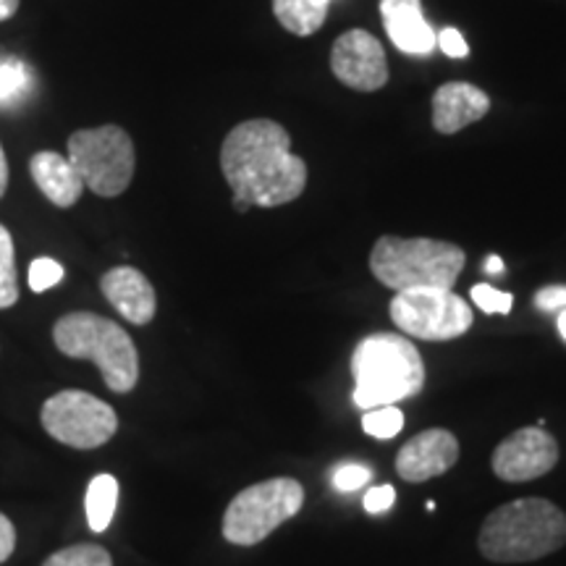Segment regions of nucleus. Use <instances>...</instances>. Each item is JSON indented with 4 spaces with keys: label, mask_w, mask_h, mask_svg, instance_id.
I'll list each match as a JSON object with an SVG mask.
<instances>
[{
    "label": "nucleus",
    "mask_w": 566,
    "mask_h": 566,
    "mask_svg": "<svg viewBox=\"0 0 566 566\" xmlns=\"http://www.w3.org/2000/svg\"><path fill=\"white\" fill-rule=\"evenodd\" d=\"M436 48H441L449 59H467L470 55V45L454 27H446L441 34H436Z\"/></svg>",
    "instance_id": "nucleus-26"
},
{
    "label": "nucleus",
    "mask_w": 566,
    "mask_h": 566,
    "mask_svg": "<svg viewBox=\"0 0 566 566\" xmlns=\"http://www.w3.org/2000/svg\"><path fill=\"white\" fill-rule=\"evenodd\" d=\"M464 268V250L436 239H378L370 252V271L394 292L409 289H454Z\"/></svg>",
    "instance_id": "nucleus-5"
},
{
    "label": "nucleus",
    "mask_w": 566,
    "mask_h": 566,
    "mask_svg": "<svg viewBox=\"0 0 566 566\" xmlns=\"http://www.w3.org/2000/svg\"><path fill=\"white\" fill-rule=\"evenodd\" d=\"M63 275H66V271H63V265L55 263L53 258H38V260H32L27 279H30L32 292L42 294V292H48V289L59 286V283L63 281Z\"/></svg>",
    "instance_id": "nucleus-23"
},
{
    "label": "nucleus",
    "mask_w": 566,
    "mask_h": 566,
    "mask_svg": "<svg viewBox=\"0 0 566 566\" xmlns=\"http://www.w3.org/2000/svg\"><path fill=\"white\" fill-rule=\"evenodd\" d=\"M32 69L19 59L0 61V108L9 105H21L27 92L32 90Z\"/></svg>",
    "instance_id": "nucleus-19"
},
{
    "label": "nucleus",
    "mask_w": 566,
    "mask_h": 566,
    "mask_svg": "<svg viewBox=\"0 0 566 566\" xmlns=\"http://www.w3.org/2000/svg\"><path fill=\"white\" fill-rule=\"evenodd\" d=\"M42 566H113V558L103 546L80 543V546L55 551V554H51L42 562Z\"/></svg>",
    "instance_id": "nucleus-21"
},
{
    "label": "nucleus",
    "mask_w": 566,
    "mask_h": 566,
    "mask_svg": "<svg viewBox=\"0 0 566 566\" xmlns=\"http://www.w3.org/2000/svg\"><path fill=\"white\" fill-rule=\"evenodd\" d=\"M365 483H370V470L363 464H344L338 467L334 475V488L344 493L357 491V488H363Z\"/></svg>",
    "instance_id": "nucleus-25"
},
{
    "label": "nucleus",
    "mask_w": 566,
    "mask_h": 566,
    "mask_svg": "<svg viewBox=\"0 0 566 566\" xmlns=\"http://www.w3.org/2000/svg\"><path fill=\"white\" fill-rule=\"evenodd\" d=\"M101 292L124 321H129L132 325L153 323L155 310H158V296H155V289L147 281V275L137 268H111L108 273H103Z\"/></svg>",
    "instance_id": "nucleus-13"
},
{
    "label": "nucleus",
    "mask_w": 566,
    "mask_h": 566,
    "mask_svg": "<svg viewBox=\"0 0 566 566\" xmlns=\"http://www.w3.org/2000/svg\"><path fill=\"white\" fill-rule=\"evenodd\" d=\"M558 462L556 438L543 428H522L504 438L493 451L495 478L506 483H530V480L548 475Z\"/></svg>",
    "instance_id": "nucleus-10"
},
{
    "label": "nucleus",
    "mask_w": 566,
    "mask_h": 566,
    "mask_svg": "<svg viewBox=\"0 0 566 566\" xmlns=\"http://www.w3.org/2000/svg\"><path fill=\"white\" fill-rule=\"evenodd\" d=\"M391 321L405 336L422 342H451L472 328L470 304L451 289H409L391 300Z\"/></svg>",
    "instance_id": "nucleus-9"
},
{
    "label": "nucleus",
    "mask_w": 566,
    "mask_h": 566,
    "mask_svg": "<svg viewBox=\"0 0 566 566\" xmlns=\"http://www.w3.org/2000/svg\"><path fill=\"white\" fill-rule=\"evenodd\" d=\"M118 504V480L97 475L87 488V522L92 533H105L111 527Z\"/></svg>",
    "instance_id": "nucleus-18"
},
{
    "label": "nucleus",
    "mask_w": 566,
    "mask_h": 566,
    "mask_svg": "<svg viewBox=\"0 0 566 566\" xmlns=\"http://www.w3.org/2000/svg\"><path fill=\"white\" fill-rule=\"evenodd\" d=\"M21 0H0V21H9L19 11Z\"/></svg>",
    "instance_id": "nucleus-31"
},
{
    "label": "nucleus",
    "mask_w": 566,
    "mask_h": 566,
    "mask_svg": "<svg viewBox=\"0 0 566 566\" xmlns=\"http://www.w3.org/2000/svg\"><path fill=\"white\" fill-rule=\"evenodd\" d=\"M30 174L34 187L51 200L55 208H74L80 202L84 192V184L76 174V168L71 166L69 158H63L61 153L42 150L34 153L30 160Z\"/></svg>",
    "instance_id": "nucleus-16"
},
{
    "label": "nucleus",
    "mask_w": 566,
    "mask_h": 566,
    "mask_svg": "<svg viewBox=\"0 0 566 566\" xmlns=\"http://www.w3.org/2000/svg\"><path fill=\"white\" fill-rule=\"evenodd\" d=\"M53 342L63 357L90 359L101 367L113 394L134 391L139 380V354L118 323L95 313H69L55 321Z\"/></svg>",
    "instance_id": "nucleus-4"
},
{
    "label": "nucleus",
    "mask_w": 566,
    "mask_h": 566,
    "mask_svg": "<svg viewBox=\"0 0 566 566\" xmlns=\"http://www.w3.org/2000/svg\"><path fill=\"white\" fill-rule=\"evenodd\" d=\"M485 271H488V273H493V275L504 273V260H501L499 254H491V258L485 260Z\"/></svg>",
    "instance_id": "nucleus-32"
},
{
    "label": "nucleus",
    "mask_w": 566,
    "mask_h": 566,
    "mask_svg": "<svg viewBox=\"0 0 566 566\" xmlns=\"http://www.w3.org/2000/svg\"><path fill=\"white\" fill-rule=\"evenodd\" d=\"M17 551V527L13 522L0 512V564H6Z\"/></svg>",
    "instance_id": "nucleus-29"
},
{
    "label": "nucleus",
    "mask_w": 566,
    "mask_h": 566,
    "mask_svg": "<svg viewBox=\"0 0 566 566\" xmlns=\"http://www.w3.org/2000/svg\"><path fill=\"white\" fill-rule=\"evenodd\" d=\"M558 334H562V338L566 342V310L558 313Z\"/></svg>",
    "instance_id": "nucleus-33"
},
{
    "label": "nucleus",
    "mask_w": 566,
    "mask_h": 566,
    "mask_svg": "<svg viewBox=\"0 0 566 566\" xmlns=\"http://www.w3.org/2000/svg\"><path fill=\"white\" fill-rule=\"evenodd\" d=\"M304 488L294 478H271L244 488L223 514V537L231 546H258L283 522L300 514Z\"/></svg>",
    "instance_id": "nucleus-6"
},
{
    "label": "nucleus",
    "mask_w": 566,
    "mask_h": 566,
    "mask_svg": "<svg viewBox=\"0 0 566 566\" xmlns=\"http://www.w3.org/2000/svg\"><path fill=\"white\" fill-rule=\"evenodd\" d=\"M6 189H9V160H6L3 145H0V197L6 195Z\"/></svg>",
    "instance_id": "nucleus-30"
},
{
    "label": "nucleus",
    "mask_w": 566,
    "mask_h": 566,
    "mask_svg": "<svg viewBox=\"0 0 566 566\" xmlns=\"http://www.w3.org/2000/svg\"><path fill=\"white\" fill-rule=\"evenodd\" d=\"M380 17L401 53L430 55L436 51V32L422 17L420 0H380Z\"/></svg>",
    "instance_id": "nucleus-15"
},
{
    "label": "nucleus",
    "mask_w": 566,
    "mask_h": 566,
    "mask_svg": "<svg viewBox=\"0 0 566 566\" xmlns=\"http://www.w3.org/2000/svg\"><path fill=\"white\" fill-rule=\"evenodd\" d=\"M566 543V514L546 499H516L488 514L478 548L488 562L525 564Z\"/></svg>",
    "instance_id": "nucleus-2"
},
{
    "label": "nucleus",
    "mask_w": 566,
    "mask_h": 566,
    "mask_svg": "<svg viewBox=\"0 0 566 566\" xmlns=\"http://www.w3.org/2000/svg\"><path fill=\"white\" fill-rule=\"evenodd\" d=\"M331 0H273V13L286 32L315 34L325 24Z\"/></svg>",
    "instance_id": "nucleus-17"
},
{
    "label": "nucleus",
    "mask_w": 566,
    "mask_h": 566,
    "mask_svg": "<svg viewBox=\"0 0 566 566\" xmlns=\"http://www.w3.org/2000/svg\"><path fill=\"white\" fill-rule=\"evenodd\" d=\"M457 436L443 428H430L401 446L399 457H396V472L407 483H424V480L446 475L457 464Z\"/></svg>",
    "instance_id": "nucleus-12"
},
{
    "label": "nucleus",
    "mask_w": 566,
    "mask_h": 566,
    "mask_svg": "<svg viewBox=\"0 0 566 566\" xmlns=\"http://www.w3.org/2000/svg\"><path fill=\"white\" fill-rule=\"evenodd\" d=\"M19 302L17 250L11 231L0 223V310H9Z\"/></svg>",
    "instance_id": "nucleus-20"
},
{
    "label": "nucleus",
    "mask_w": 566,
    "mask_h": 566,
    "mask_svg": "<svg viewBox=\"0 0 566 566\" xmlns=\"http://www.w3.org/2000/svg\"><path fill=\"white\" fill-rule=\"evenodd\" d=\"M491 111V97L475 84L449 82L433 95V126L441 134H457L480 122Z\"/></svg>",
    "instance_id": "nucleus-14"
},
{
    "label": "nucleus",
    "mask_w": 566,
    "mask_h": 566,
    "mask_svg": "<svg viewBox=\"0 0 566 566\" xmlns=\"http://www.w3.org/2000/svg\"><path fill=\"white\" fill-rule=\"evenodd\" d=\"M354 405L359 409L391 407L424 388V365L417 346L401 334L363 338L352 357Z\"/></svg>",
    "instance_id": "nucleus-3"
},
{
    "label": "nucleus",
    "mask_w": 566,
    "mask_h": 566,
    "mask_svg": "<svg viewBox=\"0 0 566 566\" xmlns=\"http://www.w3.org/2000/svg\"><path fill=\"white\" fill-rule=\"evenodd\" d=\"M535 307L543 313H562L566 310V286H546L535 294Z\"/></svg>",
    "instance_id": "nucleus-28"
},
{
    "label": "nucleus",
    "mask_w": 566,
    "mask_h": 566,
    "mask_svg": "<svg viewBox=\"0 0 566 566\" xmlns=\"http://www.w3.org/2000/svg\"><path fill=\"white\" fill-rule=\"evenodd\" d=\"M40 422L53 441L80 451L101 449L118 430L116 409L76 388L53 394L40 409Z\"/></svg>",
    "instance_id": "nucleus-8"
},
{
    "label": "nucleus",
    "mask_w": 566,
    "mask_h": 566,
    "mask_svg": "<svg viewBox=\"0 0 566 566\" xmlns=\"http://www.w3.org/2000/svg\"><path fill=\"white\" fill-rule=\"evenodd\" d=\"M233 208H237L239 212H247L252 208V205H247V202H242V200H233Z\"/></svg>",
    "instance_id": "nucleus-34"
},
{
    "label": "nucleus",
    "mask_w": 566,
    "mask_h": 566,
    "mask_svg": "<svg viewBox=\"0 0 566 566\" xmlns=\"http://www.w3.org/2000/svg\"><path fill=\"white\" fill-rule=\"evenodd\" d=\"M396 501V491L391 485H378V488H370V491L365 493V512L367 514H384L388 509L394 506Z\"/></svg>",
    "instance_id": "nucleus-27"
},
{
    "label": "nucleus",
    "mask_w": 566,
    "mask_h": 566,
    "mask_svg": "<svg viewBox=\"0 0 566 566\" xmlns=\"http://www.w3.org/2000/svg\"><path fill=\"white\" fill-rule=\"evenodd\" d=\"M472 302H475L483 313L509 315V310H512L514 304V296L506 292H499V289L488 286V283H478V286H472Z\"/></svg>",
    "instance_id": "nucleus-24"
},
{
    "label": "nucleus",
    "mask_w": 566,
    "mask_h": 566,
    "mask_svg": "<svg viewBox=\"0 0 566 566\" xmlns=\"http://www.w3.org/2000/svg\"><path fill=\"white\" fill-rule=\"evenodd\" d=\"M401 428H405V415L394 405L367 409V415L363 417V430L367 436L378 438V441H388V438L399 436Z\"/></svg>",
    "instance_id": "nucleus-22"
},
{
    "label": "nucleus",
    "mask_w": 566,
    "mask_h": 566,
    "mask_svg": "<svg viewBox=\"0 0 566 566\" xmlns=\"http://www.w3.org/2000/svg\"><path fill=\"white\" fill-rule=\"evenodd\" d=\"M331 69L338 82L357 92H375L388 82L384 45L365 30H349L334 42Z\"/></svg>",
    "instance_id": "nucleus-11"
},
{
    "label": "nucleus",
    "mask_w": 566,
    "mask_h": 566,
    "mask_svg": "<svg viewBox=\"0 0 566 566\" xmlns=\"http://www.w3.org/2000/svg\"><path fill=\"white\" fill-rule=\"evenodd\" d=\"M69 160L76 168L84 189L97 197L126 192L137 168L134 142L122 126L105 124L97 129H80L69 137Z\"/></svg>",
    "instance_id": "nucleus-7"
},
{
    "label": "nucleus",
    "mask_w": 566,
    "mask_h": 566,
    "mask_svg": "<svg viewBox=\"0 0 566 566\" xmlns=\"http://www.w3.org/2000/svg\"><path fill=\"white\" fill-rule=\"evenodd\" d=\"M221 171L233 200L252 208L294 202L307 187V166L292 153V139L271 118L237 124L223 139Z\"/></svg>",
    "instance_id": "nucleus-1"
}]
</instances>
